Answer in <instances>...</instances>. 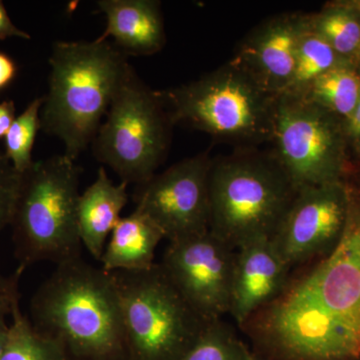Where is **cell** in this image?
Listing matches in <instances>:
<instances>
[{
    "mask_svg": "<svg viewBox=\"0 0 360 360\" xmlns=\"http://www.w3.org/2000/svg\"><path fill=\"white\" fill-rule=\"evenodd\" d=\"M245 326L285 360L360 357V206L349 201L340 240L321 264Z\"/></svg>",
    "mask_w": 360,
    "mask_h": 360,
    "instance_id": "obj_1",
    "label": "cell"
},
{
    "mask_svg": "<svg viewBox=\"0 0 360 360\" xmlns=\"http://www.w3.org/2000/svg\"><path fill=\"white\" fill-rule=\"evenodd\" d=\"M30 316L39 333L78 356L115 360L127 354L112 274L82 257L56 265L33 295Z\"/></svg>",
    "mask_w": 360,
    "mask_h": 360,
    "instance_id": "obj_2",
    "label": "cell"
},
{
    "mask_svg": "<svg viewBox=\"0 0 360 360\" xmlns=\"http://www.w3.org/2000/svg\"><path fill=\"white\" fill-rule=\"evenodd\" d=\"M49 90L40 111L41 129L58 137L77 161L91 146L106 116L129 58L110 40L61 41L52 45Z\"/></svg>",
    "mask_w": 360,
    "mask_h": 360,
    "instance_id": "obj_3",
    "label": "cell"
},
{
    "mask_svg": "<svg viewBox=\"0 0 360 360\" xmlns=\"http://www.w3.org/2000/svg\"><path fill=\"white\" fill-rule=\"evenodd\" d=\"M296 191L271 153L245 150L212 160L210 231L234 250L271 239Z\"/></svg>",
    "mask_w": 360,
    "mask_h": 360,
    "instance_id": "obj_4",
    "label": "cell"
},
{
    "mask_svg": "<svg viewBox=\"0 0 360 360\" xmlns=\"http://www.w3.org/2000/svg\"><path fill=\"white\" fill-rule=\"evenodd\" d=\"M82 172L77 161L63 155L34 161L21 174L11 222L20 266L40 262L58 265L82 258L77 225Z\"/></svg>",
    "mask_w": 360,
    "mask_h": 360,
    "instance_id": "obj_5",
    "label": "cell"
},
{
    "mask_svg": "<svg viewBox=\"0 0 360 360\" xmlns=\"http://www.w3.org/2000/svg\"><path fill=\"white\" fill-rule=\"evenodd\" d=\"M160 92L174 125L243 146L270 141L276 96L231 61L198 79Z\"/></svg>",
    "mask_w": 360,
    "mask_h": 360,
    "instance_id": "obj_6",
    "label": "cell"
},
{
    "mask_svg": "<svg viewBox=\"0 0 360 360\" xmlns=\"http://www.w3.org/2000/svg\"><path fill=\"white\" fill-rule=\"evenodd\" d=\"M174 127L160 92L144 84L130 65L92 141V153L122 182L139 186L167 158Z\"/></svg>",
    "mask_w": 360,
    "mask_h": 360,
    "instance_id": "obj_7",
    "label": "cell"
},
{
    "mask_svg": "<svg viewBox=\"0 0 360 360\" xmlns=\"http://www.w3.org/2000/svg\"><path fill=\"white\" fill-rule=\"evenodd\" d=\"M111 274L132 360H179L210 323L182 297L160 264Z\"/></svg>",
    "mask_w": 360,
    "mask_h": 360,
    "instance_id": "obj_8",
    "label": "cell"
},
{
    "mask_svg": "<svg viewBox=\"0 0 360 360\" xmlns=\"http://www.w3.org/2000/svg\"><path fill=\"white\" fill-rule=\"evenodd\" d=\"M335 117L300 94L276 96L271 153L296 191L338 182L343 139Z\"/></svg>",
    "mask_w": 360,
    "mask_h": 360,
    "instance_id": "obj_9",
    "label": "cell"
},
{
    "mask_svg": "<svg viewBox=\"0 0 360 360\" xmlns=\"http://www.w3.org/2000/svg\"><path fill=\"white\" fill-rule=\"evenodd\" d=\"M212 163L205 151L136 186L135 210L153 220L169 243L210 231Z\"/></svg>",
    "mask_w": 360,
    "mask_h": 360,
    "instance_id": "obj_10",
    "label": "cell"
},
{
    "mask_svg": "<svg viewBox=\"0 0 360 360\" xmlns=\"http://www.w3.org/2000/svg\"><path fill=\"white\" fill-rule=\"evenodd\" d=\"M236 253L208 231L170 241L160 265L186 302L212 322L229 314Z\"/></svg>",
    "mask_w": 360,
    "mask_h": 360,
    "instance_id": "obj_11",
    "label": "cell"
},
{
    "mask_svg": "<svg viewBox=\"0 0 360 360\" xmlns=\"http://www.w3.org/2000/svg\"><path fill=\"white\" fill-rule=\"evenodd\" d=\"M348 205L338 182L296 191L271 238L290 269L335 248L345 229Z\"/></svg>",
    "mask_w": 360,
    "mask_h": 360,
    "instance_id": "obj_12",
    "label": "cell"
},
{
    "mask_svg": "<svg viewBox=\"0 0 360 360\" xmlns=\"http://www.w3.org/2000/svg\"><path fill=\"white\" fill-rule=\"evenodd\" d=\"M307 26L309 14L274 16L241 41L231 61L248 73L265 91L278 96L290 84L298 45Z\"/></svg>",
    "mask_w": 360,
    "mask_h": 360,
    "instance_id": "obj_13",
    "label": "cell"
},
{
    "mask_svg": "<svg viewBox=\"0 0 360 360\" xmlns=\"http://www.w3.org/2000/svg\"><path fill=\"white\" fill-rule=\"evenodd\" d=\"M290 269L271 239L252 241L236 250L229 314L238 326H245L283 292Z\"/></svg>",
    "mask_w": 360,
    "mask_h": 360,
    "instance_id": "obj_14",
    "label": "cell"
},
{
    "mask_svg": "<svg viewBox=\"0 0 360 360\" xmlns=\"http://www.w3.org/2000/svg\"><path fill=\"white\" fill-rule=\"evenodd\" d=\"M97 6L106 18L99 40L113 45L129 56L158 53L167 41L161 4L156 0H99Z\"/></svg>",
    "mask_w": 360,
    "mask_h": 360,
    "instance_id": "obj_15",
    "label": "cell"
},
{
    "mask_svg": "<svg viewBox=\"0 0 360 360\" xmlns=\"http://www.w3.org/2000/svg\"><path fill=\"white\" fill-rule=\"evenodd\" d=\"M125 182L113 184L105 168L99 167L96 179L80 194L77 202V225L82 245L94 259L101 262L111 232L129 202Z\"/></svg>",
    "mask_w": 360,
    "mask_h": 360,
    "instance_id": "obj_16",
    "label": "cell"
},
{
    "mask_svg": "<svg viewBox=\"0 0 360 360\" xmlns=\"http://www.w3.org/2000/svg\"><path fill=\"white\" fill-rule=\"evenodd\" d=\"M165 239L162 231L146 214L134 210L122 217L111 232L101 258L108 272L139 271L150 269L155 250Z\"/></svg>",
    "mask_w": 360,
    "mask_h": 360,
    "instance_id": "obj_17",
    "label": "cell"
},
{
    "mask_svg": "<svg viewBox=\"0 0 360 360\" xmlns=\"http://www.w3.org/2000/svg\"><path fill=\"white\" fill-rule=\"evenodd\" d=\"M25 269L18 265L13 276L7 277L11 297L8 335L0 360H65V349L58 341L39 333L20 309L18 283Z\"/></svg>",
    "mask_w": 360,
    "mask_h": 360,
    "instance_id": "obj_18",
    "label": "cell"
},
{
    "mask_svg": "<svg viewBox=\"0 0 360 360\" xmlns=\"http://www.w3.org/2000/svg\"><path fill=\"white\" fill-rule=\"evenodd\" d=\"M359 94L360 75L345 63L315 78L300 96L347 122L356 108Z\"/></svg>",
    "mask_w": 360,
    "mask_h": 360,
    "instance_id": "obj_19",
    "label": "cell"
},
{
    "mask_svg": "<svg viewBox=\"0 0 360 360\" xmlns=\"http://www.w3.org/2000/svg\"><path fill=\"white\" fill-rule=\"evenodd\" d=\"M352 6L328 7L309 14L310 28L326 40L333 51L347 59L356 56L360 47V14Z\"/></svg>",
    "mask_w": 360,
    "mask_h": 360,
    "instance_id": "obj_20",
    "label": "cell"
},
{
    "mask_svg": "<svg viewBox=\"0 0 360 360\" xmlns=\"http://www.w3.org/2000/svg\"><path fill=\"white\" fill-rule=\"evenodd\" d=\"M349 61L338 56L326 40L310 28L309 16V26L298 45L295 72L283 94H302L315 78Z\"/></svg>",
    "mask_w": 360,
    "mask_h": 360,
    "instance_id": "obj_21",
    "label": "cell"
},
{
    "mask_svg": "<svg viewBox=\"0 0 360 360\" xmlns=\"http://www.w3.org/2000/svg\"><path fill=\"white\" fill-rule=\"evenodd\" d=\"M44 96L33 99L25 110L14 120L6 135V155L20 174L30 169L34 162L32 149L35 139L41 129L40 111Z\"/></svg>",
    "mask_w": 360,
    "mask_h": 360,
    "instance_id": "obj_22",
    "label": "cell"
},
{
    "mask_svg": "<svg viewBox=\"0 0 360 360\" xmlns=\"http://www.w3.org/2000/svg\"><path fill=\"white\" fill-rule=\"evenodd\" d=\"M248 347L222 319L207 324L193 347L179 360H245Z\"/></svg>",
    "mask_w": 360,
    "mask_h": 360,
    "instance_id": "obj_23",
    "label": "cell"
},
{
    "mask_svg": "<svg viewBox=\"0 0 360 360\" xmlns=\"http://www.w3.org/2000/svg\"><path fill=\"white\" fill-rule=\"evenodd\" d=\"M20 182V172L0 151V232L11 225Z\"/></svg>",
    "mask_w": 360,
    "mask_h": 360,
    "instance_id": "obj_24",
    "label": "cell"
},
{
    "mask_svg": "<svg viewBox=\"0 0 360 360\" xmlns=\"http://www.w3.org/2000/svg\"><path fill=\"white\" fill-rule=\"evenodd\" d=\"M11 297L7 290V277L0 278V356L6 347L9 326L6 317L11 315Z\"/></svg>",
    "mask_w": 360,
    "mask_h": 360,
    "instance_id": "obj_25",
    "label": "cell"
},
{
    "mask_svg": "<svg viewBox=\"0 0 360 360\" xmlns=\"http://www.w3.org/2000/svg\"><path fill=\"white\" fill-rule=\"evenodd\" d=\"M11 37H18V39H30L32 37L27 32H23L18 26L14 25L4 2L0 0V40H6Z\"/></svg>",
    "mask_w": 360,
    "mask_h": 360,
    "instance_id": "obj_26",
    "label": "cell"
},
{
    "mask_svg": "<svg viewBox=\"0 0 360 360\" xmlns=\"http://www.w3.org/2000/svg\"><path fill=\"white\" fill-rule=\"evenodd\" d=\"M15 63L7 54L0 51V90L6 89L16 77Z\"/></svg>",
    "mask_w": 360,
    "mask_h": 360,
    "instance_id": "obj_27",
    "label": "cell"
},
{
    "mask_svg": "<svg viewBox=\"0 0 360 360\" xmlns=\"http://www.w3.org/2000/svg\"><path fill=\"white\" fill-rule=\"evenodd\" d=\"M15 103L13 101L0 103V139L6 137L15 120Z\"/></svg>",
    "mask_w": 360,
    "mask_h": 360,
    "instance_id": "obj_28",
    "label": "cell"
},
{
    "mask_svg": "<svg viewBox=\"0 0 360 360\" xmlns=\"http://www.w3.org/2000/svg\"><path fill=\"white\" fill-rule=\"evenodd\" d=\"M345 122V129L347 134L354 139H359L360 136V94L354 113Z\"/></svg>",
    "mask_w": 360,
    "mask_h": 360,
    "instance_id": "obj_29",
    "label": "cell"
},
{
    "mask_svg": "<svg viewBox=\"0 0 360 360\" xmlns=\"http://www.w3.org/2000/svg\"><path fill=\"white\" fill-rule=\"evenodd\" d=\"M245 360H270L269 359H264L262 355L255 354V352H250V349H248V352H246Z\"/></svg>",
    "mask_w": 360,
    "mask_h": 360,
    "instance_id": "obj_30",
    "label": "cell"
},
{
    "mask_svg": "<svg viewBox=\"0 0 360 360\" xmlns=\"http://www.w3.org/2000/svg\"><path fill=\"white\" fill-rule=\"evenodd\" d=\"M355 141H357V146H359V149L360 151V136L359 137V139H355Z\"/></svg>",
    "mask_w": 360,
    "mask_h": 360,
    "instance_id": "obj_31",
    "label": "cell"
},
{
    "mask_svg": "<svg viewBox=\"0 0 360 360\" xmlns=\"http://www.w3.org/2000/svg\"><path fill=\"white\" fill-rule=\"evenodd\" d=\"M356 56H357V58H359V65H360V47H359V51H357Z\"/></svg>",
    "mask_w": 360,
    "mask_h": 360,
    "instance_id": "obj_32",
    "label": "cell"
}]
</instances>
